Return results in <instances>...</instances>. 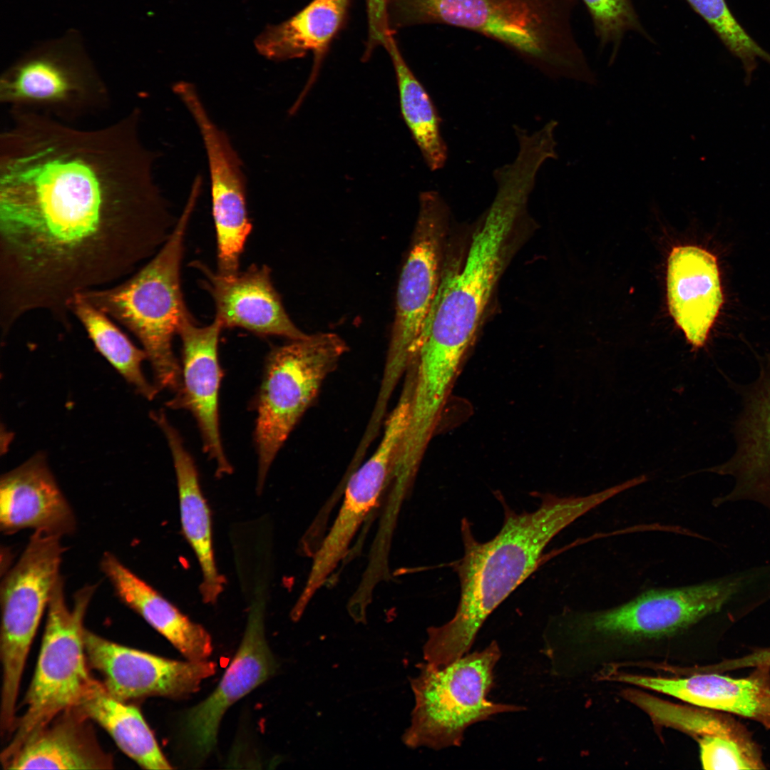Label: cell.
Wrapping results in <instances>:
<instances>
[{"mask_svg":"<svg viewBox=\"0 0 770 770\" xmlns=\"http://www.w3.org/2000/svg\"><path fill=\"white\" fill-rule=\"evenodd\" d=\"M734 435V454L709 470L734 480L732 492L722 502L748 499L770 508V358L762 361L757 378L744 388Z\"/></svg>","mask_w":770,"mask_h":770,"instance_id":"ac0fdd59","label":"cell"},{"mask_svg":"<svg viewBox=\"0 0 770 770\" xmlns=\"http://www.w3.org/2000/svg\"><path fill=\"white\" fill-rule=\"evenodd\" d=\"M384 49L394 69L406 125L428 168L431 171L441 170L448 160V147L441 134V118L436 106L406 62L394 34L389 36Z\"/></svg>","mask_w":770,"mask_h":770,"instance_id":"4316f807","label":"cell"},{"mask_svg":"<svg viewBox=\"0 0 770 770\" xmlns=\"http://www.w3.org/2000/svg\"><path fill=\"white\" fill-rule=\"evenodd\" d=\"M101 568L118 598L141 616L188 659L205 660L212 638L159 592L125 567L113 554L103 555Z\"/></svg>","mask_w":770,"mask_h":770,"instance_id":"cb8c5ba5","label":"cell"},{"mask_svg":"<svg viewBox=\"0 0 770 770\" xmlns=\"http://www.w3.org/2000/svg\"><path fill=\"white\" fill-rule=\"evenodd\" d=\"M449 210L436 190L419 195L410 249L396 292V312L377 401L389 404L399 381L416 359L423 326L442 276Z\"/></svg>","mask_w":770,"mask_h":770,"instance_id":"30bf717a","label":"cell"},{"mask_svg":"<svg viewBox=\"0 0 770 770\" xmlns=\"http://www.w3.org/2000/svg\"><path fill=\"white\" fill-rule=\"evenodd\" d=\"M178 96L195 120L207 153L216 231L217 272L235 274L252 229L247 214L242 164L227 134L210 118L195 86H183Z\"/></svg>","mask_w":770,"mask_h":770,"instance_id":"7c38bea8","label":"cell"},{"mask_svg":"<svg viewBox=\"0 0 770 770\" xmlns=\"http://www.w3.org/2000/svg\"><path fill=\"white\" fill-rule=\"evenodd\" d=\"M578 0H386L389 29L443 24L501 44L550 78L592 75L573 27Z\"/></svg>","mask_w":770,"mask_h":770,"instance_id":"277c9868","label":"cell"},{"mask_svg":"<svg viewBox=\"0 0 770 770\" xmlns=\"http://www.w3.org/2000/svg\"><path fill=\"white\" fill-rule=\"evenodd\" d=\"M140 111L84 129L11 111L0 137V316L46 312L69 327L78 294L118 283L175 225L152 177Z\"/></svg>","mask_w":770,"mask_h":770,"instance_id":"6da1fadb","label":"cell"},{"mask_svg":"<svg viewBox=\"0 0 770 770\" xmlns=\"http://www.w3.org/2000/svg\"><path fill=\"white\" fill-rule=\"evenodd\" d=\"M150 417L164 433L172 454L182 532L200 567V595L204 602L215 604L223 591L225 580L215 561L211 512L201 489L195 463L165 414L153 412Z\"/></svg>","mask_w":770,"mask_h":770,"instance_id":"7402d4cb","label":"cell"},{"mask_svg":"<svg viewBox=\"0 0 770 770\" xmlns=\"http://www.w3.org/2000/svg\"><path fill=\"white\" fill-rule=\"evenodd\" d=\"M740 587L737 579H723L656 587L609 608L564 612L555 625L570 672L602 674L622 664L660 657L719 612Z\"/></svg>","mask_w":770,"mask_h":770,"instance_id":"3957f363","label":"cell"},{"mask_svg":"<svg viewBox=\"0 0 770 770\" xmlns=\"http://www.w3.org/2000/svg\"><path fill=\"white\" fill-rule=\"evenodd\" d=\"M200 190V183H193L170 236L147 263L118 283L77 294L138 339L159 391L175 392L180 383L181 368L173 341L190 314L181 289L180 270L185 233Z\"/></svg>","mask_w":770,"mask_h":770,"instance_id":"5b68a950","label":"cell"},{"mask_svg":"<svg viewBox=\"0 0 770 770\" xmlns=\"http://www.w3.org/2000/svg\"><path fill=\"white\" fill-rule=\"evenodd\" d=\"M222 327L215 318L207 326H198L190 314L178 329L182 343L180 383L166 406L189 411L194 416L202 440L203 450L215 463L216 474L232 473L222 443L219 421V389L222 377L218 357Z\"/></svg>","mask_w":770,"mask_h":770,"instance_id":"2e32d148","label":"cell"},{"mask_svg":"<svg viewBox=\"0 0 770 770\" xmlns=\"http://www.w3.org/2000/svg\"><path fill=\"white\" fill-rule=\"evenodd\" d=\"M73 511L45 455L37 453L0 481V529L6 535L31 528L62 537L76 530Z\"/></svg>","mask_w":770,"mask_h":770,"instance_id":"44dd1931","label":"cell"},{"mask_svg":"<svg viewBox=\"0 0 770 770\" xmlns=\"http://www.w3.org/2000/svg\"><path fill=\"white\" fill-rule=\"evenodd\" d=\"M347 350L338 334L319 332L269 353L256 402L258 492L277 453Z\"/></svg>","mask_w":770,"mask_h":770,"instance_id":"ba28073f","label":"cell"},{"mask_svg":"<svg viewBox=\"0 0 770 770\" xmlns=\"http://www.w3.org/2000/svg\"><path fill=\"white\" fill-rule=\"evenodd\" d=\"M732 664L737 669L761 666L770 667V647L758 648L746 655L734 658Z\"/></svg>","mask_w":770,"mask_h":770,"instance_id":"836d02e7","label":"cell"},{"mask_svg":"<svg viewBox=\"0 0 770 770\" xmlns=\"http://www.w3.org/2000/svg\"><path fill=\"white\" fill-rule=\"evenodd\" d=\"M668 307L695 350L707 343L724 304L717 257L694 245L675 247L667 262Z\"/></svg>","mask_w":770,"mask_h":770,"instance_id":"ffe728a7","label":"cell"},{"mask_svg":"<svg viewBox=\"0 0 770 770\" xmlns=\"http://www.w3.org/2000/svg\"><path fill=\"white\" fill-rule=\"evenodd\" d=\"M83 641L88 665L102 676L108 693L125 702L152 696H187L216 672L214 662L159 657L111 642L86 628Z\"/></svg>","mask_w":770,"mask_h":770,"instance_id":"5bb4252c","label":"cell"},{"mask_svg":"<svg viewBox=\"0 0 770 770\" xmlns=\"http://www.w3.org/2000/svg\"><path fill=\"white\" fill-rule=\"evenodd\" d=\"M697 741L704 769H765L761 749L751 735L704 736Z\"/></svg>","mask_w":770,"mask_h":770,"instance_id":"1f68e13d","label":"cell"},{"mask_svg":"<svg viewBox=\"0 0 770 770\" xmlns=\"http://www.w3.org/2000/svg\"><path fill=\"white\" fill-rule=\"evenodd\" d=\"M61 537L34 531L16 564L1 582L0 723L15 721L16 703L26 657L53 589L61 577Z\"/></svg>","mask_w":770,"mask_h":770,"instance_id":"8fae6325","label":"cell"},{"mask_svg":"<svg viewBox=\"0 0 770 770\" xmlns=\"http://www.w3.org/2000/svg\"><path fill=\"white\" fill-rule=\"evenodd\" d=\"M713 30L727 50L741 63L749 84L758 60L770 64V53L764 49L736 20L725 0H685Z\"/></svg>","mask_w":770,"mask_h":770,"instance_id":"f546056e","label":"cell"},{"mask_svg":"<svg viewBox=\"0 0 770 770\" xmlns=\"http://www.w3.org/2000/svg\"><path fill=\"white\" fill-rule=\"evenodd\" d=\"M613 680L669 695L689 704L755 721L770 729V667H754L748 677L698 672L670 678L620 674Z\"/></svg>","mask_w":770,"mask_h":770,"instance_id":"d6986e66","label":"cell"},{"mask_svg":"<svg viewBox=\"0 0 770 770\" xmlns=\"http://www.w3.org/2000/svg\"><path fill=\"white\" fill-rule=\"evenodd\" d=\"M88 718L78 707L56 716L31 736L3 765L5 769H111Z\"/></svg>","mask_w":770,"mask_h":770,"instance_id":"603a6c76","label":"cell"},{"mask_svg":"<svg viewBox=\"0 0 770 770\" xmlns=\"http://www.w3.org/2000/svg\"><path fill=\"white\" fill-rule=\"evenodd\" d=\"M0 98L10 108L48 114L71 123L108 103V91L82 44L70 30L25 53L2 74Z\"/></svg>","mask_w":770,"mask_h":770,"instance_id":"9c48e42d","label":"cell"},{"mask_svg":"<svg viewBox=\"0 0 770 770\" xmlns=\"http://www.w3.org/2000/svg\"><path fill=\"white\" fill-rule=\"evenodd\" d=\"M626 694L657 723L683 730L697 740L704 736L751 735L729 714L697 706L675 705L640 692L632 691Z\"/></svg>","mask_w":770,"mask_h":770,"instance_id":"f1b7e54d","label":"cell"},{"mask_svg":"<svg viewBox=\"0 0 770 770\" xmlns=\"http://www.w3.org/2000/svg\"><path fill=\"white\" fill-rule=\"evenodd\" d=\"M264 619V598L257 592L250 607L242 640L230 664L214 691L184 715L183 737L190 752L198 759L206 757L215 746L226 711L277 669L265 637Z\"/></svg>","mask_w":770,"mask_h":770,"instance_id":"9a60e30c","label":"cell"},{"mask_svg":"<svg viewBox=\"0 0 770 770\" xmlns=\"http://www.w3.org/2000/svg\"><path fill=\"white\" fill-rule=\"evenodd\" d=\"M367 36L361 58L368 61L379 47L384 48L392 33L389 27L386 0H365Z\"/></svg>","mask_w":770,"mask_h":770,"instance_id":"d6a6232c","label":"cell"},{"mask_svg":"<svg viewBox=\"0 0 770 770\" xmlns=\"http://www.w3.org/2000/svg\"><path fill=\"white\" fill-rule=\"evenodd\" d=\"M501 656L495 640L481 651L466 654L450 664H421L411 686L415 705L402 739L411 748L435 750L459 746L468 727L493 715L523 707L489 701L494 668Z\"/></svg>","mask_w":770,"mask_h":770,"instance_id":"8992f818","label":"cell"},{"mask_svg":"<svg viewBox=\"0 0 770 770\" xmlns=\"http://www.w3.org/2000/svg\"><path fill=\"white\" fill-rule=\"evenodd\" d=\"M205 276L204 286L215 302L222 328L240 327L260 336H279L289 340L307 336L291 320L274 287L270 269L251 265L232 275L215 273L195 262Z\"/></svg>","mask_w":770,"mask_h":770,"instance_id":"e0dca14e","label":"cell"},{"mask_svg":"<svg viewBox=\"0 0 770 770\" xmlns=\"http://www.w3.org/2000/svg\"><path fill=\"white\" fill-rule=\"evenodd\" d=\"M352 0H312L287 20L268 25L257 36L255 46L268 59L282 61L314 56L309 80L313 83L332 41L347 23Z\"/></svg>","mask_w":770,"mask_h":770,"instance_id":"d4e9b609","label":"cell"},{"mask_svg":"<svg viewBox=\"0 0 770 770\" xmlns=\"http://www.w3.org/2000/svg\"><path fill=\"white\" fill-rule=\"evenodd\" d=\"M95 590L91 585L81 588L70 609L62 577L56 582L36 669L23 701L25 712L16 720L9 742L1 753L2 765L60 713L77 706L95 681L88 671L83 641V619Z\"/></svg>","mask_w":770,"mask_h":770,"instance_id":"52a82bcc","label":"cell"},{"mask_svg":"<svg viewBox=\"0 0 770 770\" xmlns=\"http://www.w3.org/2000/svg\"><path fill=\"white\" fill-rule=\"evenodd\" d=\"M405 429L404 419L389 416L384 423L377 448L350 476L337 518L313 554L305 585L291 612L294 618L301 617L312 597L344 558L359 526L379 502L389 484L392 464Z\"/></svg>","mask_w":770,"mask_h":770,"instance_id":"4fadbf2b","label":"cell"},{"mask_svg":"<svg viewBox=\"0 0 770 770\" xmlns=\"http://www.w3.org/2000/svg\"><path fill=\"white\" fill-rule=\"evenodd\" d=\"M592 20L600 47L611 48L610 64L616 58L628 32H635L650 42L652 38L643 26L632 0H582Z\"/></svg>","mask_w":770,"mask_h":770,"instance_id":"4dcf8cb0","label":"cell"},{"mask_svg":"<svg viewBox=\"0 0 770 770\" xmlns=\"http://www.w3.org/2000/svg\"><path fill=\"white\" fill-rule=\"evenodd\" d=\"M69 307L98 352L138 394L153 399L159 390L142 371V363L147 359L145 351L138 348L110 317L79 295L73 297Z\"/></svg>","mask_w":770,"mask_h":770,"instance_id":"83f0119b","label":"cell"},{"mask_svg":"<svg viewBox=\"0 0 770 770\" xmlns=\"http://www.w3.org/2000/svg\"><path fill=\"white\" fill-rule=\"evenodd\" d=\"M537 510L518 513L504 500L501 529L491 540L478 541L468 520L461 521L462 558L453 566L461 584L453 618L427 630L425 661L443 667L470 650L482 625L493 611L548 558L543 550L564 528L611 498L605 489L585 496H540Z\"/></svg>","mask_w":770,"mask_h":770,"instance_id":"7a4b0ae2","label":"cell"},{"mask_svg":"<svg viewBox=\"0 0 770 770\" xmlns=\"http://www.w3.org/2000/svg\"><path fill=\"white\" fill-rule=\"evenodd\" d=\"M112 737L118 748L145 769H170L138 708L110 695L95 679L77 706Z\"/></svg>","mask_w":770,"mask_h":770,"instance_id":"484cf974","label":"cell"}]
</instances>
